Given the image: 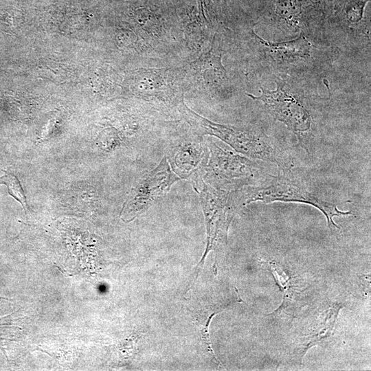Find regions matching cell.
<instances>
[{"mask_svg": "<svg viewBox=\"0 0 371 371\" xmlns=\"http://www.w3.org/2000/svg\"><path fill=\"white\" fill-rule=\"evenodd\" d=\"M181 179L172 170L165 156L144 175L128 194L121 211L124 221H131L147 211Z\"/></svg>", "mask_w": 371, "mask_h": 371, "instance_id": "5", "label": "cell"}, {"mask_svg": "<svg viewBox=\"0 0 371 371\" xmlns=\"http://www.w3.org/2000/svg\"><path fill=\"white\" fill-rule=\"evenodd\" d=\"M192 65L202 74L205 80L220 82L226 78V71L221 63V55L214 43L210 51L193 62Z\"/></svg>", "mask_w": 371, "mask_h": 371, "instance_id": "13", "label": "cell"}, {"mask_svg": "<svg viewBox=\"0 0 371 371\" xmlns=\"http://www.w3.org/2000/svg\"><path fill=\"white\" fill-rule=\"evenodd\" d=\"M240 206L262 201L263 203L293 202L308 204L319 210L326 216L329 228L339 230L333 221L335 216L350 215L352 212H343L335 203L324 201L307 190L288 182L276 181L266 185L247 186L235 190Z\"/></svg>", "mask_w": 371, "mask_h": 371, "instance_id": "4", "label": "cell"}, {"mask_svg": "<svg viewBox=\"0 0 371 371\" xmlns=\"http://www.w3.org/2000/svg\"><path fill=\"white\" fill-rule=\"evenodd\" d=\"M192 183L199 196L207 230V245L199 265L201 267L210 251H217L227 243L229 227L240 206L235 191L216 189L207 184L203 177Z\"/></svg>", "mask_w": 371, "mask_h": 371, "instance_id": "3", "label": "cell"}, {"mask_svg": "<svg viewBox=\"0 0 371 371\" xmlns=\"http://www.w3.org/2000/svg\"><path fill=\"white\" fill-rule=\"evenodd\" d=\"M5 172V175L0 177V184L5 185L8 188V194L17 201L23 207L25 212L28 209L27 199L23 187L17 177L9 172Z\"/></svg>", "mask_w": 371, "mask_h": 371, "instance_id": "15", "label": "cell"}, {"mask_svg": "<svg viewBox=\"0 0 371 371\" xmlns=\"http://www.w3.org/2000/svg\"><path fill=\"white\" fill-rule=\"evenodd\" d=\"M273 91L261 89L260 96L246 93L251 99L261 101L269 113L277 120L284 123L295 133L307 132L311 126V117L303 101L291 93L280 80L276 81Z\"/></svg>", "mask_w": 371, "mask_h": 371, "instance_id": "6", "label": "cell"}, {"mask_svg": "<svg viewBox=\"0 0 371 371\" xmlns=\"http://www.w3.org/2000/svg\"><path fill=\"white\" fill-rule=\"evenodd\" d=\"M139 85L137 93L146 100H159L166 103H174L172 95L165 87L161 76L153 70L140 71L137 75Z\"/></svg>", "mask_w": 371, "mask_h": 371, "instance_id": "12", "label": "cell"}, {"mask_svg": "<svg viewBox=\"0 0 371 371\" xmlns=\"http://www.w3.org/2000/svg\"><path fill=\"white\" fill-rule=\"evenodd\" d=\"M264 8L272 19L292 30L325 18L304 0H267Z\"/></svg>", "mask_w": 371, "mask_h": 371, "instance_id": "8", "label": "cell"}, {"mask_svg": "<svg viewBox=\"0 0 371 371\" xmlns=\"http://www.w3.org/2000/svg\"><path fill=\"white\" fill-rule=\"evenodd\" d=\"M317 12L326 16L327 0H304Z\"/></svg>", "mask_w": 371, "mask_h": 371, "instance_id": "17", "label": "cell"}, {"mask_svg": "<svg viewBox=\"0 0 371 371\" xmlns=\"http://www.w3.org/2000/svg\"><path fill=\"white\" fill-rule=\"evenodd\" d=\"M370 0H327L326 16L349 27L356 28L364 23L363 14Z\"/></svg>", "mask_w": 371, "mask_h": 371, "instance_id": "11", "label": "cell"}, {"mask_svg": "<svg viewBox=\"0 0 371 371\" xmlns=\"http://www.w3.org/2000/svg\"><path fill=\"white\" fill-rule=\"evenodd\" d=\"M235 301L239 302L241 300H234L232 302L229 301L223 304H216V305L208 307L207 310L205 311V315H201L200 313H194V318H195L199 325H200L202 338L203 339V341L205 342V345L207 346V352H209V353L212 357L213 359L216 363H219V361H218V359L216 358L213 352V350L212 349V346L210 344L209 334H208L209 324L212 317L214 315L221 312L224 308L229 306L233 302H235Z\"/></svg>", "mask_w": 371, "mask_h": 371, "instance_id": "14", "label": "cell"}, {"mask_svg": "<svg viewBox=\"0 0 371 371\" xmlns=\"http://www.w3.org/2000/svg\"><path fill=\"white\" fill-rule=\"evenodd\" d=\"M177 109L198 136H214L245 157L271 162L286 172L291 169L290 159L263 133L212 122L190 109L182 98Z\"/></svg>", "mask_w": 371, "mask_h": 371, "instance_id": "1", "label": "cell"}, {"mask_svg": "<svg viewBox=\"0 0 371 371\" xmlns=\"http://www.w3.org/2000/svg\"><path fill=\"white\" fill-rule=\"evenodd\" d=\"M342 306L336 304L328 308L308 333L303 336L297 343L291 357L293 359L300 363L307 350L315 345L319 344L328 339L332 335L336 319Z\"/></svg>", "mask_w": 371, "mask_h": 371, "instance_id": "9", "label": "cell"}, {"mask_svg": "<svg viewBox=\"0 0 371 371\" xmlns=\"http://www.w3.org/2000/svg\"><path fill=\"white\" fill-rule=\"evenodd\" d=\"M200 14L206 21L212 22L216 13L212 0H196Z\"/></svg>", "mask_w": 371, "mask_h": 371, "instance_id": "16", "label": "cell"}, {"mask_svg": "<svg viewBox=\"0 0 371 371\" xmlns=\"http://www.w3.org/2000/svg\"><path fill=\"white\" fill-rule=\"evenodd\" d=\"M208 149L202 137L191 132V135L172 142L166 150L172 170L181 179L193 181L203 177L207 161Z\"/></svg>", "mask_w": 371, "mask_h": 371, "instance_id": "7", "label": "cell"}, {"mask_svg": "<svg viewBox=\"0 0 371 371\" xmlns=\"http://www.w3.org/2000/svg\"><path fill=\"white\" fill-rule=\"evenodd\" d=\"M207 161L203 173V181L218 190L235 191L254 184L260 175V166L247 157L210 142Z\"/></svg>", "mask_w": 371, "mask_h": 371, "instance_id": "2", "label": "cell"}, {"mask_svg": "<svg viewBox=\"0 0 371 371\" xmlns=\"http://www.w3.org/2000/svg\"><path fill=\"white\" fill-rule=\"evenodd\" d=\"M256 41L260 43L264 52L277 61L287 63L307 59L311 55L312 45L303 36L286 42L271 43L265 41L253 32Z\"/></svg>", "mask_w": 371, "mask_h": 371, "instance_id": "10", "label": "cell"}]
</instances>
